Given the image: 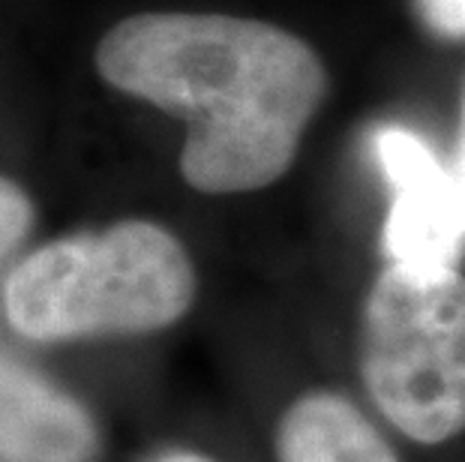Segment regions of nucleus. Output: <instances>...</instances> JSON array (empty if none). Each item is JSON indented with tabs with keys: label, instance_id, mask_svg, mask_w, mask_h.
<instances>
[{
	"label": "nucleus",
	"instance_id": "1",
	"mask_svg": "<svg viewBox=\"0 0 465 462\" xmlns=\"http://www.w3.org/2000/svg\"><path fill=\"white\" fill-rule=\"evenodd\" d=\"M96 70L114 91L190 123L181 174L199 192L280 181L328 87L301 36L213 13L124 18L96 45Z\"/></svg>",
	"mask_w": 465,
	"mask_h": 462
},
{
	"label": "nucleus",
	"instance_id": "2",
	"mask_svg": "<svg viewBox=\"0 0 465 462\" xmlns=\"http://www.w3.org/2000/svg\"><path fill=\"white\" fill-rule=\"evenodd\" d=\"M193 298L190 255L153 222H117L48 243L6 280V316L31 339L160 330Z\"/></svg>",
	"mask_w": 465,
	"mask_h": 462
},
{
	"label": "nucleus",
	"instance_id": "3",
	"mask_svg": "<svg viewBox=\"0 0 465 462\" xmlns=\"http://www.w3.org/2000/svg\"><path fill=\"white\" fill-rule=\"evenodd\" d=\"M361 376L393 427L423 445L465 429V277L393 261L370 289Z\"/></svg>",
	"mask_w": 465,
	"mask_h": 462
},
{
	"label": "nucleus",
	"instance_id": "4",
	"mask_svg": "<svg viewBox=\"0 0 465 462\" xmlns=\"http://www.w3.org/2000/svg\"><path fill=\"white\" fill-rule=\"evenodd\" d=\"M393 204L384 225V252L397 264L453 268L465 250V195L423 139L402 126H381L372 139Z\"/></svg>",
	"mask_w": 465,
	"mask_h": 462
},
{
	"label": "nucleus",
	"instance_id": "5",
	"mask_svg": "<svg viewBox=\"0 0 465 462\" xmlns=\"http://www.w3.org/2000/svg\"><path fill=\"white\" fill-rule=\"evenodd\" d=\"M96 429L87 411L34 372L0 360V457L9 462H87Z\"/></svg>",
	"mask_w": 465,
	"mask_h": 462
},
{
	"label": "nucleus",
	"instance_id": "6",
	"mask_svg": "<svg viewBox=\"0 0 465 462\" xmlns=\"http://www.w3.org/2000/svg\"><path fill=\"white\" fill-rule=\"evenodd\" d=\"M280 462H400L349 399L310 393L285 411L276 436Z\"/></svg>",
	"mask_w": 465,
	"mask_h": 462
},
{
	"label": "nucleus",
	"instance_id": "7",
	"mask_svg": "<svg viewBox=\"0 0 465 462\" xmlns=\"http://www.w3.org/2000/svg\"><path fill=\"white\" fill-rule=\"evenodd\" d=\"M34 208L15 183L0 178V259H6L31 229Z\"/></svg>",
	"mask_w": 465,
	"mask_h": 462
},
{
	"label": "nucleus",
	"instance_id": "8",
	"mask_svg": "<svg viewBox=\"0 0 465 462\" xmlns=\"http://www.w3.org/2000/svg\"><path fill=\"white\" fill-rule=\"evenodd\" d=\"M418 13L441 36H465V0H418Z\"/></svg>",
	"mask_w": 465,
	"mask_h": 462
},
{
	"label": "nucleus",
	"instance_id": "9",
	"mask_svg": "<svg viewBox=\"0 0 465 462\" xmlns=\"http://www.w3.org/2000/svg\"><path fill=\"white\" fill-rule=\"evenodd\" d=\"M457 181L465 195V100H462V123H460V147H457Z\"/></svg>",
	"mask_w": 465,
	"mask_h": 462
},
{
	"label": "nucleus",
	"instance_id": "10",
	"mask_svg": "<svg viewBox=\"0 0 465 462\" xmlns=\"http://www.w3.org/2000/svg\"><path fill=\"white\" fill-rule=\"evenodd\" d=\"M156 462H207L202 457H190V454H168V457H160Z\"/></svg>",
	"mask_w": 465,
	"mask_h": 462
}]
</instances>
